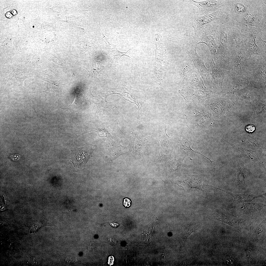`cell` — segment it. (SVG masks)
Instances as JSON below:
<instances>
[{
    "mask_svg": "<svg viewBox=\"0 0 266 266\" xmlns=\"http://www.w3.org/2000/svg\"><path fill=\"white\" fill-rule=\"evenodd\" d=\"M244 25L266 28V0H251L248 11L237 21Z\"/></svg>",
    "mask_w": 266,
    "mask_h": 266,
    "instance_id": "cell-1",
    "label": "cell"
},
{
    "mask_svg": "<svg viewBox=\"0 0 266 266\" xmlns=\"http://www.w3.org/2000/svg\"><path fill=\"white\" fill-rule=\"evenodd\" d=\"M251 0H227L224 9L228 23L238 21L249 10Z\"/></svg>",
    "mask_w": 266,
    "mask_h": 266,
    "instance_id": "cell-2",
    "label": "cell"
},
{
    "mask_svg": "<svg viewBox=\"0 0 266 266\" xmlns=\"http://www.w3.org/2000/svg\"><path fill=\"white\" fill-rule=\"evenodd\" d=\"M239 24L235 22L228 25L227 42L235 48H241L246 45L249 39V34L246 32L242 33Z\"/></svg>",
    "mask_w": 266,
    "mask_h": 266,
    "instance_id": "cell-3",
    "label": "cell"
},
{
    "mask_svg": "<svg viewBox=\"0 0 266 266\" xmlns=\"http://www.w3.org/2000/svg\"><path fill=\"white\" fill-rule=\"evenodd\" d=\"M96 146V145H87L72 150L70 161L74 166L80 168L84 166L92 156V153Z\"/></svg>",
    "mask_w": 266,
    "mask_h": 266,
    "instance_id": "cell-4",
    "label": "cell"
},
{
    "mask_svg": "<svg viewBox=\"0 0 266 266\" xmlns=\"http://www.w3.org/2000/svg\"><path fill=\"white\" fill-rule=\"evenodd\" d=\"M227 0H206L201 1L189 0V2L197 7L200 14L202 15L209 11L215 12L223 9L225 7Z\"/></svg>",
    "mask_w": 266,
    "mask_h": 266,
    "instance_id": "cell-5",
    "label": "cell"
},
{
    "mask_svg": "<svg viewBox=\"0 0 266 266\" xmlns=\"http://www.w3.org/2000/svg\"><path fill=\"white\" fill-rule=\"evenodd\" d=\"M217 19L221 20L225 24H227V17L224 9L218 10L211 13H207L205 15L198 18L196 22L199 26H201Z\"/></svg>",
    "mask_w": 266,
    "mask_h": 266,
    "instance_id": "cell-6",
    "label": "cell"
},
{
    "mask_svg": "<svg viewBox=\"0 0 266 266\" xmlns=\"http://www.w3.org/2000/svg\"><path fill=\"white\" fill-rule=\"evenodd\" d=\"M221 190L231 195L233 198L234 201L237 203L251 201L256 198L262 197L263 195L250 194H236Z\"/></svg>",
    "mask_w": 266,
    "mask_h": 266,
    "instance_id": "cell-7",
    "label": "cell"
},
{
    "mask_svg": "<svg viewBox=\"0 0 266 266\" xmlns=\"http://www.w3.org/2000/svg\"><path fill=\"white\" fill-rule=\"evenodd\" d=\"M194 178H191L190 177L185 180V183L189 187L192 188H195L201 190L202 191H204L202 190L201 188L202 186L201 182L200 180L198 178L194 177Z\"/></svg>",
    "mask_w": 266,
    "mask_h": 266,
    "instance_id": "cell-8",
    "label": "cell"
},
{
    "mask_svg": "<svg viewBox=\"0 0 266 266\" xmlns=\"http://www.w3.org/2000/svg\"><path fill=\"white\" fill-rule=\"evenodd\" d=\"M9 157L13 161H18L20 156L18 154H10L8 155Z\"/></svg>",
    "mask_w": 266,
    "mask_h": 266,
    "instance_id": "cell-9",
    "label": "cell"
},
{
    "mask_svg": "<svg viewBox=\"0 0 266 266\" xmlns=\"http://www.w3.org/2000/svg\"><path fill=\"white\" fill-rule=\"evenodd\" d=\"M246 130L249 133L253 132L255 130V127L252 124H250L247 126L245 127Z\"/></svg>",
    "mask_w": 266,
    "mask_h": 266,
    "instance_id": "cell-10",
    "label": "cell"
},
{
    "mask_svg": "<svg viewBox=\"0 0 266 266\" xmlns=\"http://www.w3.org/2000/svg\"><path fill=\"white\" fill-rule=\"evenodd\" d=\"M107 240L110 244L112 246H115L117 242L116 240L113 237H110L108 238Z\"/></svg>",
    "mask_w": 266,
    "mask_h": 266,
    "instance_id": "cell-11",
    "label": "cell"
},
{
    "mask_svg": "<svg viewBox=\"0 0 266 266\" xmlns=\"http://www.w3.org/2000/svg\"><path fill=\"white\" fill-rule=\"evenodd\" d=\"M131 201L128 198H125L124 200L123 204L126 207H128L131 205Z\"/></svg>",
    "mask_w": 266,
    "mask_h": 266,
    "instance_id": "cell-12",
    "label": "cell"
},
{
    "mask_svg": "<svg viewBox=\"0 0 266 266\" xmlns=\"http://www.w3.org/2000/svg\"><path fill=\"white\" fill-rule=\"evenodd\" d=\"M114 261V257L113 256H109L108 258V264L110 265H111L113 264Z\"/></svg>",
    "mask_w": 266,
    "mask_h": 266,
    "instance_id": "cell-13",
    "label": "cell"
},
{
    "mask_svg": "<svg viewBox=\"0 0 266 266\" xmlns=\"http://www.w3.org/2000/svg\"><path fill=\"white\" fill-rule=\"evenodd\" d=\"M109 224L115 228H116L119 226V224L116 222H111Z\"/></svg>",
    "mask_w": 266,
    "mask_h": 266,
    "instance_id": "cell-14",
    "label": "cell"
}]
</instances>
